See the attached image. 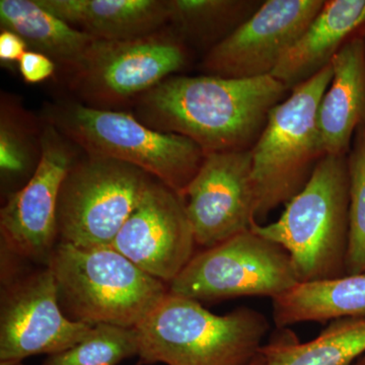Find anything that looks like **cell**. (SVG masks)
<instances>
[{
    "label": "cell",
    "instance_id": "cell-23",
    "mask_svg": "<svg viewBox=\"0 0 365 365\" xmlns=\"http://www.w3.org/2000/svg\"><path fill=\"white\" fill-rule=\"evenodd\" d=\"M138 352L135 328L98 324L78 344L50 355L41 365H118Z\"/></svg>",
    "mask_w": 365,
    "mask_h": 365
},
{
    "label": "cell",
    "instance_id": "cell-29",
    "mask_svg": "<svg viewBox=\"0 0 365 365\" xmlns=\"http://www.w3.org/2000/svg\"><path fill=\"white\" fill-rule=\"evenodd\" d=\"M360 35L362 36V38H364V41H365V29L364 31H362L361 33H360Z\"/></svg>",
    "mask_w": 365,
    "mask_h": 365
},
{
    "label": "cell",
    "instance_id": "cell-28",
    "mask_svg": "<svg viewBox=\"0 0 365 365\" xmlns=\"http://www.w3.org/2000/svg\"><path fill=\"white\" fill-rule=\"evenodd\" d=\"M353 365H365V354L362 355L360 359H357Z\"/></svg>",
    "mask_w": 365,
    "mask_h": 365
},
{
    "label": "cell",
    "instance_id": "cell-12",
    "mask_svg": "<svg viewBox=\"0 0 365 365\" xmlns=\"http://www.w3.org/2000/svg\"><path fill=\"white\" fill-rule=\"evenodd\" d=\"M325 0H265L232 35L204 54L201 71L227 78L271 76Z\"/></svg>",
    "mask_w": 365,
    "mask_h": 365
},
{
    "label": "cell",
    "instance_id": "cell-25",
    "mask_svg": "<svg viewBox=\"0 0 365 365\" xmlns=\"http://www.w3.org/2000/svg\"><path fill=\"white\" fill-rule=\"evenodd\" d=\"M21 78L29 85H37L54 76L57 64L42 53L28 50L18 63Z\"/></svg>",
    "mask_w": 365,
    "mask_h": 365
},
{
    "label": "cell",
    "instance_id": "cell-30",
    "mask_svg": "<svg viewBox=\"0 0 365 365\" xmlns=\"http://www.w3.org/2000/svg\"><path fill=\"white\" fill-rule=\"evenodd\" d=\"M0 365H6V364H0Z\"/></svg>",
    "mask_w": 365,
    "mask_h": 365
},
{
    "label": "cell",
    "instance_id": "cell-22",
    "mask_svg": "<svg viewBox=\"0 0 365 365\" xmlns=\"http://www.w3.org/2000/svg\"><path fill=\"white\" fill-rule=\"evenodd\" d=\"M43 120L38 121L21 101L2 93L0 102V172L4 179L32 177L42 151Z\"/></svg>",
    "mask_w": 365,
    "mask_h": 365
},
{
    "label": "cell",
    "instance_id": "cell-27",
    "mask_svg": "<svg viewBox=\"0 0 365 365\" xmlns=\"http://www.w3.org/2000/svg\"><path fill=\"white\" fill-rule=\"evenodd\" d=\"M250 365H265V360H264V357L261 354H259Z\"/></svg>",
    "mask_w": 365,
    "mask_h": 365
},
{
    "label": "cell",
    "instance_id": "cell-11",
    "mask_svg": "<svg viewBox=\"0 0 365 365\" xmlns=\"http://www.w3.org/2000/svg\"><path fill=\"white\" fill-rule=\"evenodd\" d=\"M37 169L0 210V235L4 253L47 266L58 244L60 189L81 150L44 120Z\"/></svg>",
    "mask_w": 365,
    "mask_h": 365
},
{
    "label": "cell",
    "instance_id": "cell-6",
    "mask_svg": "<svg viewBox=\"0 0 365 365\" xmlns=\"http://www.w3.org/2000/svg\"><path fill=\"white\" fill-rule=\"evenodd\" d=\"M333 78L325 67L275 106L252 148L255 222L297 196L327 155L318 124L319 103Z\"/></svg>",
    "mask_w": 365,
    "mask_h": 365
},
{
    "label": "cell",
    "instance_id": "cell-7",
    "mask_svg": "<svg viewBox=\"0 0 365 365\" xmlns=\"http://www.w3.org/2000/svg\"><path fill=\"white\" fill-rule=\"evenodd\" d=\"M191 49L169 26L122 41H93L67 83L78 102L124 111L141 96L188 66Z\"/></svg>",
    "mask_w": 365,
    "mask_h": 365
},
{
    "label": "cell",
    "instance_id": "cell-4",
    "mask_svg": "<svg viewBox=\"0 0 365 365\" xmlns=\"http://www.w3.org/2000/svg\"><path fill=\"white\" fill-rule=\"evenodd\" d=\"M43 120L83 153L138 168L182 197L205 158L191 139L155 130L131 112L60 101L45 110Z\"/></svg>",
    "mask_w": 365,
    "mask_h": 365
},
{
    "label": "cell",
    "instance_id": "cell-13",
    "mask_svg": "<svg viewBox=\"0 0 365 365\" xmlns=\"http://www.w3.org/2000/svg\"><path fill=\"white\" fill-rule=\"evenodd\" d=\"M195 245L184 197L153 179L112 248L170 285L193 258Z\"/></svg>",
    "mask_w": 365,
    "mask_h": 365
},
{
    "label": "cell",
    "instance_id": "cell-15",
    "mask_svg": "<svg viewBox=\"0 0 365 365\" xmlns=\"http://www.w3.org/2000/svg\"><path fill=\"white\" fill-rule=\"evenodd\" d=\"M365 29V0H325L271 76L292 91L325 67Z\"/></svg>",
    "mask_w": 365,
    "mask_h": 365
},
{
    "label": "cell",
    "instance_id": "cell-17",
    "mask_svg": "<svg viewBox=\"0 0 365 365\" xmlns=\"http://www.w3.org/2000/svg\"><path fill=\"white\" fill-rule=\"evenodd\" d=\"M67 24L97 40L143 37L168 26L167 0H37Z\"/></svg>",
    "mask_w": 365,
    "mask_h": 365
},
{
    "label": "cell",
    "instance_id": "cell-26",
    "mask_svg": "<svg viewBox=\"0 0 365 365\" xmlns=\"http://www.w3.org/2000/svg\"><path fill=\"white\" fill-rule=\"evenodd\" d=\"M29 50L26 41L18 34L9 30L0 33V61L2 64L19 63L23 55Z\"/></svg>",
    "mask_w": 365,
    "mask_h": 365
},
{
    "label": "cell",
    "instance_id": "cell-10",
    "mask_svg": "<svg viewBox=\"0 0 365 365\" xmlns=\"http://www.w3.org/2000/svg\"><path fill=\"white\" fill-rule=\"evenodd\" d=\"M4 274H2L4 276ZM93 326L67 318L51 269L4 275L0 299V364L69 349Z\"/></svg>",
    "mask_w": 365,
    "mask_h": 365
},
{
    "label": "cell",
    "instance_id": "cell-18",
    "mask_svg": "<svg viewBox=\"0 0 365 365\" xmlns=\"http://www.w3.org/2000/svg\"><path fill=\"white\" fill-rule=\"evenodd\" d=\"M1 30L18 34L29 50L50 57L71 73L83 61L95 38L67 24L37 0H0Z\"/></svg>",
    "mask_w": 365,
    "mask_h": 365
},
{
    "label": "cell",
    "instance_id": "cell-3",
    "mask_svg": "<svg viewBox=\"0 0 365 365\" xmlns=\"http://www.w3.org/2000/svg\"><path fill=\"white\" fill-rule=\"evenodd\" d=\"M349 203L348 155H326L280 217L251 230L289 254L299 283L337 279L346 276Z\"/></svg>",
    "mask_w": 365,
    "mask_h": 365
},
{
    "label": "cell",
    "instance_id": "cell-5",
    "mask_svg": "<svg viewBox=\"0 0 365 365\" xmlns=\"http://www.w3.org/2000/svg\"><path fill=\"white\" fill-rule=\"evenodd\" d=\"M47 266L67 316L91 326L136 328L170 292L167 283L113 248L81 249L58 242Z\"/></svg>",
    "mask_w": 365,
    "mask_h": 365
},
{
    "label": "cell",
    "instance_id": "cell-14",
    "mask_svg": "<svg viewBox=\"0 0 365 365\" xmlns=\"http://www.w3.org/2000/svg\"><path fill=\"white\" fill-rule=\"evenodd\" d=\"M196 244L211 248L255 222L251 150L207 153L184 194Z\"/></svg>",
    "mask_w": 365,
    "mask_h": 365
},
{
    "label": "cell",
    "instance_id": "cell-24",
    "mask_svg": "<svg viewBox=\"0 0 365 365\" xmlns=\"http://www.w3.org/2000/svg\"><path fill=\"white\" fill-rule=\"evenodd\" d=\"M348 165L350 203L346 275H355L365 273V125L355 133Z\"/></svg>",
    "mask_w": 365,
    "mask_h": 365
},
{
    "label": "cell",
    "instance_id": "cell-20",
    "mask_svg": "<svg viewBox=\"0 0 365 365\" xmlns=\"http://www.w3.org/2000/svg\"><path fill=\"white\" fill-rule=\"evenodd\" d=\"M260 354L265 365H353L365 354V318L332 319L306 343L289 329L277 328Z\"/></svg>",
    "mask_w": 365,
    "mask_h": 365
},
{
    "label": "cell",
    "instance_id": "cell-16",
    "mask_svg": "<svg viewBox=\"0 0 365 365\" xmlns=\"http://www.w3.org/2000/svg\"><path fill=\"white\" fill-rule=\"evenodd\" d=\"M333 78L319 106L318 124L327 155H348L365 125V41L354 36L334 57Z\"/></svg>",
    "mask_w": 365,
    "mask_h": 365
},
{
    "label": "cell",
    "instance_id": "cell-19",
    "mask_svg": "<svg viewBox=\"0 0 365 365\" xmlns=\"http://www.w3.org/2000/svg\"><path fill=\"white\" fill-rule=\"evenodd\" d=\"M272 314L276 328L309 322L365 318V273L299 283L272 299Z\"/></svg>",
    "mask_w": 365,
    "mask_h": 365
},
{
    "label": "cell",
    "instance_id": "cell-2",
    "mask_svg": "<svg viewBox=\"0 0 365 365\" xmlns=\"http://www.w3.org/2000/svg\"><path fill=\"white\" fill-rule=\"evenodd\" d=\"M135 330L140 364L250 365L270 324L250 307L217 316L195 299L169 292Z\"/></svg>",
    "mask_w": 365,
    "mask_h": 365
},
{
    "label": "cell",
    "instance_id": "cell-1",
    "mask_svg": "<svg viewBox=\"0 0 365 365\" xmlns=\"http://www.w3.org/2000/svg\"><path fill=\"white\" fill-rule=\"evenodd\" d=\"M287 88L255 78L173 76L141 96L132 114L155 130L191 139L205 155L252 150Z\"/></svg>",
    "mask_w": 365,
    "mask_h": 365
},
{
    "label": "cell",
    "instance_id": "cell-9",
    "mask_svg": "<svg viewBox=\"0 0 365 365\" xmlns=\"http://www.w3.org/2000/svg\"><path fill=\"white\" fill-rule=\"evenodd\" d=\"M289 254L249 230L195 254L169 285L199 302L245 297L276 299L299 284Z\"/></svg>",
    "mask_w": 365,
    "mask_h": 365
},
{
    "label": "cell",
    "instance_id": "cell-21",
    "mask_svg": "<svg viewBox=\"0 0 365 365\" xmlns=\"http://www.w3.org/2000/svg\"><path fill=\"white\" fill-rule=\"evenodd\" d=\"M262 2L261 0H167L168 26L190 49L195 48L207 53L248 20Z\"/></svg>",
    "mask_w": 365,
    "mask_h": 365
},
{
    "label": "cell",
    "instance_id": "cell-8",
    "mask_svg": "<svg viewBox=\"0 0 365 365\" xmlns=\"http://www.w3.org/2000/svg\"><path fill=\"white\" fill-rule=\"evenodd\" d=\"M153 179L128 163L83 153L60 189L59 242L81 249L112 248Z\"/></svg>",
    "mask_w": 365,
    "mask_h": 365
}]
</instances>
